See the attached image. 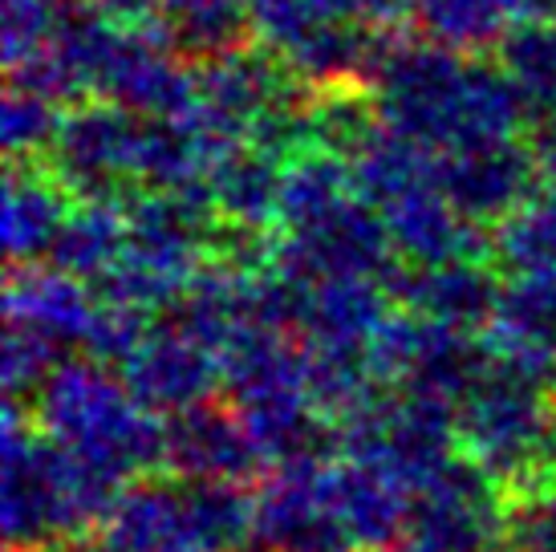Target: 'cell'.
Wrapping results in <instances>:
<instances>
[{
    "label": "cell",
    "instance_id": "6da1fadb",
    "mask_svg": "<svg viewBox=\"0 0 556 552\" xmlns=\"http://www.w3.org/2000/svg\"><path fill=\"white\" fill-rule=\"evenodd\" d=\"M382 118L422 147H467L508 138L525 118V93L508 70L464 65L447 46H402L378 65Z\"/></svg>",
    "mask_w": 556,
    "mask_h": 552
},
{
    "label": "cell",
    "instance_id": "7a4b0ae2",
    "mask_svg": "<svg viewBox=\"0 0 556 552\" xmlns=\"http://www.w3.org/2000/svg\"><path fill=\"white\" fill-rule=\"evenodd\" d=\"M123 479L70 455L58 439L25 430L9 411L4 430V537L9 549H37L106 524Z\"/></svg>",
    "mask_w": 556,
    "mask_h": 552
},
{
    "label": "cell",
    "instance_id": "3957f363",
    "mask_svg": "<svg viewBox=\"0 0 556 552\" xmlns=\"http://www.w3.org/2000/svg\"><path fill=\"white\" fill-rule=\"evenodd\" d=\"M41 427L49 439L106 476H135L163 463L167 427L155 423L126 382H114L98 366L65 362L41 386Z\"/></svg>",
    "mask_w": 556,
    "mask_h": 552
},
{
    "label": "cell",
    "instance_id": "277c9868",
    "mask_svg": "<svg viewBox=\"0 0 556 552\" xmlns=\"http://www.w3.org/2000/svg\"><path fill=\"white\" fill-rule=\"evenodd\" d=\"M544 378L516 362H492L459 406V443L492 479L520 484L553 467L556 414Z\"/></svg>",
    "mask_w": 556,
    "mask_h": 552
},
{
    "label": "cell",
    "instance_id": "5b68a950",
    "mask_svg": "<svg viewBox=\"0 0 556 552\" xmlns=\"http://www.w3.org/2000/svg\"><path fill=\"white\" fill-rule=\"evenodd\" d=\"M387 219L362 191H350L321 208L317 215L289 224V240L277 252L280 273L296 276L305 285L333 280V276H374L390 261Z\"/></svg>",
    "mask_w": 556,
    "mask_h": 552
},
{
    "label": "cell",
    "instance_id": "8992f818",
    "mask_svg": "<svg viewBox=\"0 0 556 552\" xmlns=\"http://www.w3.org/2000/svg\"><path fill=\"white\" fill-rule=\"evenodd\" d=\"M256 537L273 552H362L321 460L280 463L256 500Z\"/></svg>",
    "mask_w": 556,
    "mask_h": 552
},
{
    "label": "cell",
    "instance_id": "52a82bcc",
    "mask_svg": "<svg viewBox=\"0 0 556 552\" xmlns=\"http://www.w3.org/2000/svg\"><path fill=\"white\" fill-rule=\"evenodd\" d=\"M504 532L492 476L476 460H455L418 491L394 552H492Z\"/></svg>",
    "mask_w": 556,
    "mask_h": 552
},
{
    "label": "cell",
    "instance_id": "ba28073f",
    "mask_svg": "<svg viewBox=\"0 0 556 552\" xmlns=\"http://www.w3.org/2000/svg\"><path fill=\"white\" fill-rule=\"evenodd\" d=\"M126 110L86 106L65 114L58 126V135H53L58 171H62V184H70L78 196L102 200L118 179L139 171L142 126Z\"/></svg>",
    "mask_w": 556,
    "mask_h": 552
},
{
    "label": "cell",
    "instance_id": "9c48e42d",
    "mask_svg": "<svg viewBox=\"0 0 556 552\" xmlns=\"http://www.w3.org/2000/svg\"><path fill=\"white\" fill-rule=\"evenodd\" d=\"M532 154L520 151L516 138H488L451 147L443 163H434V184L447 191V200L467 219L511 215L532 191Z\"/></svg>",
    "mask_w": 556,
    "mask_h": 552
},
{
    "label": "cell",
    "instance_id": "30bf717a",
    "mask_svg": "<svg viewBox=\"0 0 556 552\" xmlns=\"http://www.w3.org/2000/svg\"><path fill=\"white\" fill-rule=\"evenodd\" d=\"M261 447L248 435L244 418L228 414V406L203 399L170 414L163 463L184 479H240L261 472Z\"/></svg>",
    "mask_w": 556,
    "mask_h": 552
},
{
    "label": "cell",
    "instance_id": "8fae6325",
    "mask_svg": "<svg viewBox=\"0 0 556 552\" xmlns=\"http://www.w3.org/2000/svg\"><path fill=\"white\" fill-rule=\"evenodd\" d=\"M219 378H224V362H216V350L175 325L163 334H151L123 362V382L147 411L175 414L191 402H203Z\"/></svg>",
    "mask_w": 556,
    "mask_h": 552
},
{
    "label": "cell",
    "instance_id": "7c38bea8",
    "mask_svg": "<svg viewBox=\"0 0 556 552\" xmlns=\"http://www.w3.org/2000/svg\"><path fill=\"white\" fill-rule=\"evenodd\" d=\"M106 552H207L187 484H135L118 495L102 532Z\"/></svg>",
    "mask_w": 556,
    "mask_h": 552
},
{
    "label": "cell",
    "instance_id": "4fadbf2b",
    "mask_svg": "<svg viewBox=\"0 0 556 552\" xmlns=\"http://www.w3.org/2000/svg\"><path fill=\"white\" fill-rule=\"evenodd\" d=\"M378 212L387 219L394 248L415 264L467 261V256L483 252V236L467 224V215L447 200V191L434 179L406 187L402 196L387 200Z\"/></svg>",
    "mask_w": 556,
    "mask_h": 552
},
{
    "label": "cell",
    "instance_id": "5bb4252c",
    "mask_svg": "<svg viewBox=\"0 0 556 552\" xmlns=\"http://www.w3.org/2000/svg\"><path fill=\"white\" fill-rule=\"evenodd\" d=\"M399 301L410 305V313L427 322H443L455 329H479L492 325L500 309V289L488 268H479L471 256L467 261L418 264V273L394 276Z\"/></svg>",
    "mask_w": 556,
    "mask_h": 552
},
{
    "label": "cell",
    "instance_id": "9a60e30c",
    "mask_svg": "<svg viewBox=\"0 0 556 552\" xmlns=\"http://www.w3.org/2000/svg\"><path fill=\"white\" fill-rule=\"evenodd\" d=\"M9 322L33 329L58 350H70V346L90 341L98 305L81 289V276H70L62 268L58 273L29 268V273H16L9 285Z\"/></svg>",
    "mask_w": 556,
    "mask_h": 552
},
{
    "label": "cell",
    "instance_id": "2e32d148",
    "mask_svg": "<svg viewBox=\"0 0 556 552\" xmlns=\"http://www.w3.org/2000/svg\"><path fill=\"white\" fill-rule=\"evenodd\" d=\"M387 322V301L370 276H333L309 285L301 334L317 350H370L374 334Z\"/></svg>",
    "mask_w": 556,
    "mask_h": 552
},
{
    "label": "cell",
    "instance_id": "e0dca14e",
    "mask_svg": "<svg viewBox=\"0 0 556 552\" xmlns=\"http://www.w3.org/2000/svg\"><path fill=\"white\" fill-rule=\"evenodd\" d=\"M333 488H338L341 516L354 532L362 552H382L394 549L406 532V516H410V500L399 479L387 476L382 467L370 463H345L333 467Z\"/></svg>",
    "mask_w": 556,
    "mask_h": 552
},
{
    "label": "cell",
    "instance_id": "ac0fdd59",
    "mask_svg": "<svg viewBox=\"0 0 556 552\" xmlns=\"http://www.w3.org/2000/svg\"><path fill=\"white\" fill-rule=\"evenodd\" d=\"M70 208H65V191L49 184L46 175H25L13 171L4 184V248L9 261L25 264L37 256H49L58 236H62Z\"/></svg>",
    "mask_w": 556,
    "mask_h": 552
},
{
    "label": "cell",
    "instance_id": "d6986e66",
    "mask_svg": "<svg viewBox=\"0 0 556 552\" xmlns=\"http://www.w3.org/2000/svg\"><path fill=\"white\" fill-rule=\"evenodd\" d=\"M280 187L285 171L273 167L264 147H232L207 175V196L219 203V212L232 215L244 228H261L280 215Z\"/></svg>",
    "mask_w": 556,
    "mask_h": 552
},
{
    "label": "cell",
    "instance_id": "ffe728a7",
    "mask_svg": "<svg viewBox=\"0 0 556 552\" xmlns=\"http://www.w3.org/2000/svg\"><path fill=\"white\" fill-rule=\"evenodd\" d=\"M418 25L447 49H483L532 21V0H415Z\"/></svg>",
    "mask_w": 556,
    "mask_h": 552
},
{
    "label": "cell",
    "instance_id": "44dd1931",
    "mask_svg": "<svg viewBox=\"0 0 556 552\" xmlns=\"http://www.w3.org/2000/svg\"><path fill=\"white\" fill-rule=\"evenodd\" d=\"M163 41L195 58H224L252 25L248 0H159Z\"/></svg>",
    "mask_w": 556,
    "mask_h": 552
},
{
    "label": "cell",
    "instance_id": "7402d4cb",
    "mask_svg": "<svg viewBox=\"0 0 556 552\" xmlns=\"http://www.w3.org/2000/svg\"><path fill=\"white\" fill-rule=\"evenodd\" d=\"M126 231H130V224H126V215L118 208H110L106 200H93L81 212H70L49 261L70 276L98 280L110 264L123 256Z\"/></svg>",
    "mask_w": 556,
    "mask_h": 552
},
{
    "label": "cell",
    "instance_id": "603a6c76",
    "mask_svg": "<svg viewBox=\"0 0 556 552\" xmlns=\"http://www.w3.org/2000/svg\"><path fill=\"white\" fill-rule=\"evenodd\" d=\"M504 70L528 106H556V25L525 21L504 37Z\"/></svg>",
    "mask_w": 556,
    "mask_h": 552
},
{
    "label": "cell",
    "instance_id": "cb8c5ba5",
    "mask_svg": "<svg viewBox=\"0 0 556 552\" xmlns=\"http://www.w3.org/2000/svg\"><path fill=\"white\" fill-rule=\"evenodd\" d=\"M58 357H62V350L53 341L37 338L33 329L16 322L4 325V394H9V402H21L25 394L41 390Z\"/></svg>",
    "mask_w": 556,
    "mask_h": 552
},
{
    "label": "cell",
    "instance_id": "d4e9b609",
    "mask_svg": "<svg viewBox=\"0 0 556 552\" xmlns=\"http://www.w3.org/2000/svg\"><path fill=\"white\" fill-rule=\"evenodd\" d=\"M58 126H62V118L53 110V98H46V93L13 86V93L4 98V147H9V154H33L37 147L53 142Z\"/></svg>",
    "mask_w": 556,
    "mask_h": 552
},
{
    "label": "cell",
    "instance_id": "484cf974",
    "mask_svg": "<svg viewBox=\"0 0 556 552\" xmlns=\"http://www.w3.org/2000/svg\"><path fill=\"white\" fill-rule=\"evenodd\" d=\"M58 13L49 0H4V58L16 65L53 37Z\"/></svg>",
    "mask_w": 556,
    "mask_h": 552
},
{
    "label": "cell",
    "instance_id": "4316f807",
    "mask_svg": "<svg viewBox=\"0 0 556 552\" xmlns=\"http://www.w3.org/2000/svg\"><path fill=\"white\" fill-rule=\"evenodd\" d=\"M511 552H556V495L541 491L504 520Z\"/></svg>",
    "mask_w": 556,
    "mask_h": 552
},
{
    "label": "cell",
    "instance_id": "83f0119b",
    "mask_svg": "<svg viewBox=\"0 0 556 552\" xmlns=\"http://www.w3.org/2000/svg\"><path fill=\"white\" fill-rule=\"evenodd\" d=\"M65 4H86V0H65Z\"/></svg>",
    "mask_w": 556,
    "mask_h": 552
},
{
    "label": "cell",
    "instance_id": "f1b7e54d",
    "mask_svg": "<svg viewBox=\"0 0 556 552\" xmlns=\"http://www.w3.org/2000/svg\"><path fill=\"white\" fill-rule=\"evenodd\" d=\"M16 552H37V549H16Z\"/></svg>",
    "mask_w": 556,
    "mask_h": 552
}]
</instances>
